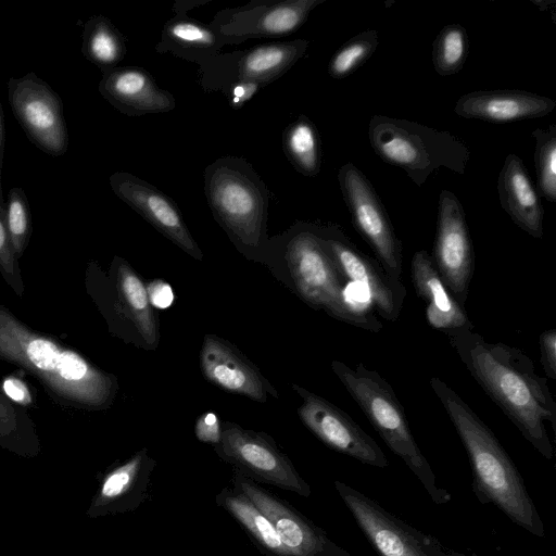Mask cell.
Here are the masks:
<instances>
[{
  "label": "cell",
  "mask_w": 556,
  "mask_h": 556,
  "mask_svg": "<svg viewBox=\"0 0 556 556\" xmlns=\"http://www.w3.org/2000/svg\"><path fill=\"white\" fill-rule=\"evenodd\" d=\"M451 345L486 395L547 460L554 456L546 424L556 430V403L547 380L522 351L489 342L466 328L447 333Z\"/></svg>",
  "instance_id": "cell-1"
},
{
  "label": "cell",
  "mask_w": 556,
  "mask_h": 556,
  "mask_svg": "<svg viewBox=\"0 0 556 556\" xmlns=\"http://www.w3.org/2000/svg\"><path fill=\"white\" fill-rule=\"evenodd\" d=\"M430 387L450 417L472 468V489L481 504H493L531 534L545 535L542 518L523 479L492 430L443 380Z\"/></svg>",
  "instance_id": "cell-2"
},
{
  "label": "cell",
  "mask_w": 556,
  "mask_h": 556,
  "mask_svg": "<svg viewBox=\"0 0 556 556\" xmlns=\"http://www.w3.org/2000/svg\"><path fill=\"white\" fill-rule=\"evenodd\" d=\"M331 369L387 446L405 463L430 498L438 505L447 504L452 495L439 484L410 431L404 408L387 380L362 363L351 368L333 361Z\"/></svg>",
  "instance_id": "cell-3"
},
{
  "label": "cell",
  "mask_w": 556,
  "mask_h": 556,
  "mask_svg": "<svg viewBox=\"0 0 556 556\" xmlns=\"http://www.w3.org/2000/svg\"><path fill=\"white\" fill-rule=\"evenodd\" d=\"M211 212L235 244L256 251L266 242L271 194L253 166L242 156L227 155L203 174Z\"/></svg>",
  "instance_id": "cell-4"
},
{
  "label": "cell",
  "mask_w": 556,
  "mask_h": 556,
  "mask_svg": "<svg viewBox=\"0 0 556 556\" xmlns=\"http://www.w3.org/2000/svg\"><path fill=\"white\" fill-rule=\"evenodd\" d=\"M368 138L382 161L402 168L417 186L440 167L464 174L470 159L469 148L450 131L412 121L374 115Z\"/></svg>",
  "instance_id": "cell-5"
},
{
  "label": "cell",
  "mask_w": 556,
  "mask_h": 556,
  "mask_svg": "<svg viewBox=\"0 0 556 556\" xmlns=\"http://www.w3.org/2000/svg\"><path fill=\"white\" fill-rule=\"evenodd\" d=\"M285 255L294 285L305 302L352 326L370 331L381 329L379 320L348 303L346 280L324 244L321 227L294 226Z\"/></svg>",
  "instance_id": "cell-6"
},
{
  "label": "cell",
  "mask_w": 556,
  "mask_h": 556,
  "mask_svg": "<svg viewBox=\"0 0 556 556\" xmlns=\"http://www.w3.org/2000/svg\"><path fill=\"white\" fill-rule=\"evenodd\" d=\"M338 181L354 228L369 244L390 280L405 289L402 243L374 186L351 162L340 167Z\"/></svg>",
  "instance_id": "cell-7"
},
{
  "label": "cell",
  "mask_w": 556,
  "mask_h": 556,
  "mask_svg": "<svg viewBox=\"0 0 556 556\" xmlns=\"http://www.w3.org/2000/svg\"><path fill=\"white\" fill-rule=\"evenodd\" d=\"M308 45V40L294 39L220 52L199 64V84L206 91L223 93L237 83H256L266 87L291 70L305 54Z\"/></svg>",
  "instance_id": "cell-8"
},
{
  "label": "cell",
  "mask_w": 556,
  "mask_h": 556,
  "mask_svg": "<svg viewBox=\"0 0 556 556\" xmlns=\"http://www.w3.org/2000/svg\"><path fill=\"white\" fill-rule=\"evenodd\" d=\"M218 456L257 483H265L308 497L311 485L301 477L291 459L265 433L225 422L222 426Z\"/></svg>",
  "instance_id": "cell-9"
},
{
  "label": "cell",
  "mask_w": 556,
  "mask_h": 556,
  "mask_svg": "<svg viewBox=\"0 0 556 556\" xmlns=\"http://www.w3.org/2000/svg\"><path fill=\"white\" fill-rule=\"evenodd\" d=\"M372 547L380 556H452L435 538L401 520L378 502L351 485L333 482Z\"/></svg>",
  "instance_id": "cell-10"
},
{
  "label": "cell",
  "mask_w": 556,
  "mask_h": 556,
  "mask_svg": "<svg viewBox=\"0 0 556 556\" xmlns=\"http://www.w3.org/2000/svg\"><path fill=\"white\" fill-rule=\"evenodd\" d=\"M8 99L28 138L46 153L60 156L67 151L68 135L59 94L35 73L10 78Z\"/></svg>",
  "instance_id": "cell-11"
},
{
  "label": "cell",
  "mask_w": 556,
  "mask_h": 556,
  "mask_svg": "<svg viewBox=\"0 0 556 556\" xmlns=\"http://www.w3.org/2000/svg\"><path fill=\"white\" fill-rule=\"evenodd\" d=\"M325 0H253L220 10L211 24L226 45L253 38H276L296 31Z\"/></svg>",
  "instance_id": "cell-12"
},
{
  "label": "cell",
  "mask_w": 556,
  "mask_h": 556,
  "mask_svg": "<svg viewBox=\"0 0 556 556\" xmlns=\"http://www.w3.org/2000/svg\"><path fill=\"white\" fill-rule=\"evenodd\" d=\"M231 485L240 489L268 518L291 556H352L288 501L254 480L233 471Z\"/></svg>",
  "instance_id": "cell-13"
},
{
  "label": "cell",
  "mask_w": 556,
  "mask_h": 556,
  "mask_svg": "<svg viewBox=\"0 0 556 556\" xmlns=\"http://www.w3.org/2000/svg\"><path fill=\"white\" fill-rule=\"evenodd\" d=\"M431 260L448 291L464 307L473 274V249L463 205L446 189L439 197Z\"/></svg>",
  "instance_id": "cell-14"
},
{
  "label": "cell",
  "mask_w": 556,
  "mask_h": 556,
  "mask_svg": "<svg viewBox=\"0 0 556 556\" xmlns=\"http://www.w3.org/2000/svg\"><path fill=\"white\" fill-rule=\"evenodd\" d=\"M292 388L303 401L299 416L323 443L369 466L384 468L389 465L381 447L350 415L298 384L293 383Z\"/></svg>",
  "instance_id": "cell-15"
},
{
  "label": "cell",
  "mask_w": 556,
  "mask_h": 556,
  "mask_svg": "<svg viewBox=\"0 0 556 556\" xmlns=\"http://www.w3.org/2000/svg\"><path fill=\"white\" fill-rule=\"evenodd\" d=\"M324 244L346 282L365 291L378 314L390 321L399 318L406 290L396 287L378 262L361 252L337 227H321Z\"/></svg>",
  "instance_id": "cell-16"
},
{
  "label": "cell",
  "mask_w": 556,
  "mask_h": 556,
  "mask_svg": "<svg viewBox=\"0 0 556 556\" xmlns=\"http://www.w3.org/2000/svg\"><path fill=\"white\" fill-rule=\"evenodd\" d=\"M113 192L159 232L197 260L203 254L192 238L176 203L150 182L124 172L110 176Z\"/></svg>",
  "instance_id": "cell-17"
},
{
  "label": "cell",
  "mask_w": 556,
  "mask_h": 556,
  "mask_svg": "<svg viewBox=\"0 0 556 556\" xmlns=\"http://www.w3.org/2000/svg\"><path fill=\"white\" fill-rule=\"evenodd\" d=\"M155 466L156 462L148 450L142 448L111 468L101 479L89 515L97 517L135 511L149 495Z\"/></svg>",
  "instance_id": "cell-18"
},
{
  "label": "cell",
  "mask_w": 556,
  "mask_h": 556,
  "mask_svg": "<svg viewBox=\"0 0 556 556\" xmlns=\"http://www.w3.org/2000/svg\"><path fill=\"white\" fill-rule=\"evenodd\" d=\"M99 92L128 116L167 113L176 108L174 96L139 66H116L102 72Z\"/></svg>",
  "instance_id": "cell-19"
},
{
  "label": "cell",
  "mask_w": 556,
  "mask_h": 556,
  "mask_svg": "<svg viewBox=\"0 0 556 556\" xmlns=\"http://www.w3.org/2000/svg\"><path fill=\"white\" fill-rule=\"evenodd\" d=\"M200 364L203 375L226 391L264 403L268 394L277 396L275 389L258 369L231 345L215 336H206Z\"/></svg>",
  "instance_id": "cell-20"
},
{
  "label": "cell",
  "mask_w": 556,
  "mask_h": 556,
  "mask_svg": "<svg viewBox=\"0 0 556 556\" xmlns=\"http://www.w3.org/2000/svg\"><path fill=\"white\" fill-rule=\"evenodd\" d=\"M556 102L523 90L495 89L472 91L462 96L454 112L464 118L503 124L549 114Z\"/></svg>",
  "instance_id": "cell-21"
},
{
  "label": "cell",
  "mask_w": 556,
  "mask_h": 556,
  "mask_svg": "<svg viewBox=\"0 0 556 556\" xmlns=\"http://www.w3.org/2000/svg\"><path fill=\"white\" fill-rule=\"evenodd\" d=\"M205 0H179L173 5L175 15L164 24L161 39L155 46L159 53H170L176 58L198 65L222 52L226 42L213 28L187 15V12Z\"/></svg>",
  "instance_id": "cell-22"
},
{
  "label": "cell",
  "mask_w": 556,
  "mask_h": 556,
  "mask_svg": "<svg viewBox=\"0 0 556 556\" xmlns=\"http://www.w3.org/2000/svg\"><path fill=\"white\" fill-rule=\"evenodd\" d=\"M412 280L417 295L425 301L428 324L446 334L472 328L467 314L441 279L429 253L417 251L412 258Z\"/></svg>",
  "instance_id": "cell-23"
},
{
  "label": "cell",
  "mask_w": 556,
  "mask_h": 556,
  "mask_svg": "<svg viewBox=\"0 0 556 556\" xmlns=\"http://www.w3.org/2000/svg\"><path fill=\"white\" fill-rule=\"evenodd\" d=\"M497 192L503 210L523 231L535 239L543 237L544 210L522 160L510 153L497 178Z\"/></svg>",
  "instance_id": "cell-24"
},
{
  "label": "cell",
  "mask_w": 556,
  "mask_h": 556,
  "mask_svg": "<svg viewBox=\"0 0 556 556\" xmlns=\"http://www.w3.org/2000/svg\"><path fill=\"white\" fill-rule=\"evenodd\" d=\"M215 503L237 521L263 555L291 556L268 518L240 489L225 486L215 496Z\"/></svg>",
  "instance_id": "cell-25"
},
{
  "label": "cell",
  "mask_w": 556,
  "mask_h": 556,
  "mask_svg": "<svg viewBox=\"0 0 556 556\" xmlns=\"http://www.w3.org/2000/svg\"><path fill=\"white\" fill-rule=\"evenodd\" d=\"M26 354L37 368L54 372L66 381L83 382L101 401L108 396L106 377L91 369L77 354L61 352L52 342L38 338L28 342Z\"/></svg>",
  "instance_id": "cell-26"
},
{
  "label": "cell",
  "mask_w": 556,
  "mask_h": 556,
  "mask_svg": "<svg viewBox=\"0 0 556 556\" xmlns=\"http://www.w3.org/2000/svg\"><path fill=\"white\" fill-rule=\"evenodd\" d=\"M126 50L123 34L108 17L96 15L86 22L81 51L101 72L116 67Z\"/></svg>",
  "instance_id": "cell-27"
},
{
  "label": "cell",
  "mask_w": 556,
  "mask_h": 556,
  "mask_svg": "<svg viewBox=\"0 0 556 556\" xmlns=\"http://www.w3.org/2000/svg\"><path fill=\"white\" fill-rule=\"evenodd\" d=\"M283 151L294 169L308 177L319 174L321 168V143L314 123L300 115L285 129Z\"/></svg>",
  "instance_id": "cell-28"
},
{
  "label": "cell",
  "mask_w": 556,
  "mask_h": 556,
  "mask_svg": "<svg viewBox=\"0 0 556 556\" xmlns=\"http://www.w3.org/2000/svg\"><path fill=\"white\" fill-rule=\"evenodd\" d=\"M118 269L121 294L128 315L146 348L154 349L159 344L160 334L147 288L127 264L119 265Z\"/></svg>",
  "instance_id": "cell-29"
},
{
  "label": "cell",
  "mask_w": 556,
  "mask_h": 556,
  "mask_svg": "<svg viewBox=\"0 0 556 556\" xmlns=\"http://www.w3.org/2000/svg\"><path fill=\"white\" fill-rule=\"evenodd\" d=\"M469 38L467 30L459 24L444 26L433 41L432 62L441 76L458 73L467 59Z\"/></svg>",
  "instance_id": "cell-30"
},
{
  "label": "cell",
  "mask_w": 556,
  "mask_h": 556,
  "mask_svg": "<svg viewBox=\"0 0 556 556\" xmlns=\"http://www.w3.org/2000/svg\"><path fill=\"white\" fill-rule=\"evenodd\" d=\"M531 136L535 141L534 166L538 192L549 202L556 201V124L538 128Z\"/></svg>",
  "instance_id": "cell-31"
},
{
  "label": "cell",
  "mask_w": 556,
  "mask_h": 556,
  "mask_svg": "<svg viewBox=\"0 0 556 556\" xmlns=\"http://www.w3.org/2000/svg\"><path fill=\"white\" fill-rule=\"evenodd\" d=\"M379 38L376 29H368L353 36L331 56L328 73L342 79L353 74L376 51Z\"/></svg>",
  "instance_id": "cell-32"
},
{
  "label": "cell",
  "mask_w": 556,
  "mask_h": 556,
  "mask_svg": "<svg viewBox=\"0 0 556 556\" xmlns=\"http://www.w3.org/2000/svg\"><path fill=\"white\" fill-rule=\"evenodd\" d=\"M5 222L15 247H18L29 228V206L22 188H12L8 195Z\"/></svg>",
  "instance_id": "cell-33"
},
{
  "label": "cell",
  "mask_w": 556,
  "mask_h": 556,
  "mask_svg": "<svg viewBox=\"0 0 556 556\" xmlns=\"http://www.w3.org/2000/svg\"><path fill=\"white\" fill-rule=\"evenodd\" d=\"M199 441L212 444L216 448L220 444L222 425L214 412H207L199 417L194 426Z\"/></svg>",
  "instance_id": "cell-34"
},
{
  "label": "cell",
  "mask_w": 556,
  "mask_h": 556,
  "mask_svg": "<svg viewBox=\"0 0 556 556\" xmlns=\"http://www.w3.org/2000/svg\"><path fill=\"white\" fill-rule=\"evenodd\" d=\"M541 364L547 378L556 379V330H545L540 336Z\"/></svg>",
  "instance_id": "cell-35"
},
{
  "label": "cell",
  "mask_w": 556,
  "mask_h": 556,
  "mask_svg": "<svg viewBox=\"0 0 556 556\" xmlns=\"http://www.w3.org/2000/svg\"><path fill=\"white\" fill-rule=\"evenodd\" d=\"M262 88L264 87L256 83H237L227 88L224 94L228 99L229 105L235 110H239Z\"/></svg>",
  "instance_id": "cell-36"
},
{
  "label": "cell",
  "mask_w": 556,
  "mask_h": 556,
  "mask_svg": "<svg viewBox=\"0 0 556 556\" xmlns=\"http://www.w3.org/2000/svg\"><path fill=\"white\" fill-rule=\"evenodd\" d=\"M147 291L152 306L166 308L173 303L174 294L172 288L165 281L154 280L148 286Z\"/></svg>",
  "instance_id": "cell-37"
},
{
  "label": "cell",
  "mask_w": 556,
  "mask_h": 556,
  "mask_svg": "<svg viewBox=\"0 0 556 556\" xmlns=\"http://www.w3.org/2000/svg\"><path fill=\"white\" fill-rule=\"evenodd\" d=\"M5 393L14 401L22 402L28 395L26 387L17 379H7L3 382Z\"/></svg>",
  "instance_id": "cell-38"
},
{
  "label": "cell",
  "mask_w": 556,
  "mask_h": 556,
  "mask_svg": "<svg viewBox=\"0 0 556 556\" xmlns=\"http://www.w3.org/2000/svg\"><path fill=\"white\" fill-rule=\"evenodd\" d=\"M3 150H4V125H3L2 108L0 105V206L4 204L2 201V189H1V167H2Z\"/></svg>",
  "instance_id": "cell-39"
},
{
  "label": "cell",
  "mask_w": 556,
  "mask_h": 556,
  "mask_svg": "<svg viewBox=\"0 0 556 556\" xmlns=\"http://www.w3.org/2000/svg\"><path fill=\"white\" fill-rule=\"evenodd\" d=\"M452 556H469V555L458 554V553L454 552V554ZM470 556H477V555L472 554Z\"/></svg>",
  "instance_id": "cell-40"
}]
</instances>
